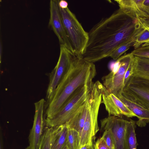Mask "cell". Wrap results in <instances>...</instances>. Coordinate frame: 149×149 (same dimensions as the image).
I'll list each match as a JSON object with an SVG mask.
<instances>
[{
  "label": "cell",
  "instance_id": "cell-1",
  "mask_svg": "<svg viewBox=\"0 0 149 149\" xmlns=\"http://www.w3.org/2000/svg\"><path fill=\"white\" fill-rule=\"evenodd\" d=\"M141 29L136 18L119 8L88 32V40L81 57L93 63L109 57L117 48L135 39Z\"/></svg>",
  "mask_w": 149,
  "mask_h": 149
},
{
  "label": "cell",
  "instance_id": "cell-2",
  "mask_svg": "<svg viewBox=\"0 0 149 149\" xmlns=\"http://www.w3.org/2000/svg\"><path fill=\"white\" fill-rule=\"evenodd\" d=\"M96 74L95 65L77 56L45 107L46 118H51L79 87L93 82Z\"/></svg>",
  "mask_w": 149,
  "mask_h": 149
},
{
  "label": "cell",
  "instance_id": "cell-3",
  "mask_svg": "<svg viewBox=\"0 0 149 149\" xmlns=\"http://www.w3.org/2000/svg\"><path fill=\"white\" fill-rule=\"evenodd\" d=\"M93 82L78 88L52 117L46 118L47 127L66 125L77 111L86 103L91 91Z\"/></svg>",
  "mask_w": 149,
  "mask_h": 149
},
{
  "label": "cell",
  "instance_id": "cell-4",
  "mask_svg": "<svg viewBox=\"0 0 149 149\" xmlns=\"http://www.w3.org/2000/svg\"><path fill=\"white\" fill-rule=\"evenodd\" d=\"M102 94L97 82L93 83L91 93L86 101V116L80 138L79 149L81 147L94 141L99 130L97 118Z\"/></svg>",
  "mask_w": 149,
  "mask_h": 149
},
{
  "label": "cell",
  "instance_id": "cell-5",
  "mask_svg": "<svg viewBox=\"0 0 149 149\" xmlns=\"http://www.w3.org/2000/svg\"><path fill=\"white\" fill-rule=\"evenodd\" d=\"M62 20L74 53L81 57L88 40V33L84 29L75 15L68 8H59Z\"/></svg>",
  "mask_w": 149,
  "mask_h": 149
},
{
  "label": "cell",
  "instance_id": "cell-6",
  "mask_svg": "<svg viewBox=\"0 0 149 149\" xmlns=\"http://www.w3.org/2000/svg\"><path fill=\"white\" fill-rule=\"evenodd\" d=\"M134 57L131 53L121 56L113 65L111 72L102 78L103 85L118 98L122 95L125 73Z\"/></svg>",
  "mask_w": 149,
  "mask_h": 149
},
{
  "label": "cell",
  "instance_id": "cell-7",
  "mask_svg": "<svg viewBox=\"0 0 149 149\" xmlns=\"http://www.w3.org/2000/svg\"><path fill=\"white\" fill-rule=\"evenodd\" d=\"M76 55L63 45H60V52L57 64L49 74V82L46 96V107L51 100L55 91L69 69Z\"/></svg>",
  "mask_w": 149,
  "mask_h": 149
},
{
  "label": "cell",
  "instance_id": "cell-8",
  "mask_svg": "<svg viewBox=\"0 0 149 149\" xmlns=\"http://www.w3.org/2000/svg\"><path fill=\"white\" fill-rule=\"evenodd\" d=\"M122 95L149 110V81L132 75L124 87Z\"/></svg>",
  "mask_w": 149,
  "mask_h": 149
},
{
  "label": "cell",
  "instance_id": "cell-9",
  "mask_svg": "<svg viewBox=\"0 0 149 149\" xmlns=\"http://www.w3.org/2000/svg\"><path fill=\"white\" fill-rule=\"evenodd\" d=\"M127 120L114 116H109L100 121L101 130L110 132L114 149H126L125 133Z\"/></svg>",
  "mask_w": 149,
  "mask_h": 149
},
{
  "label": "cell",
  "instance_id": "cell-10",
  "mask_svg": "<svg viewBox=\"0 0 149 149\" xmlns=\"http://www.w3.org/2000/svg\"><path fill=\"white\" fill-rule=\"evenodd\" d=\"M102 94V103L105 106L109 116L121 118L123 115L128 118L136 116L118 97L109 92L100 81H97Z\"/></svg>",
  "mask_w": 149,
  "mask_h": 149
},
{
  "label": "cell",
  "instance_id": "cell-11",
  "mask_svg": "<svg viewBox=\"0 0 149 149\" xmlns=\"http://www.w3.org/2000/svg\"><path fill=\"white\" fill-rule=\"evenodd\" d=\"M58 1V0L50 1V17L49 26L57 36L60 45H64L74 53L62 20Z\"/></svg>",
  "mask_w": 149,
  "mask_h": 149
},
{
  "label": "cell",
  "instance_id": "cell-12",
  "mask_svg": "<svg viewBox=\"0 0 149 149\" xmlns=\"http://www.w3.org/2000/svg\"><path fill=\"white\" fill-rule=\"evenodd\" d=\"M45 102L42 99L34 103L35 113L33 125L29 136L30 149H40L43 133V113Z\"/></svg>",
  "mask_w": 149,
  "mask_h": 149
},
{
  "label": "cell",
  "instance_id": "cell-13",
  "mask_svg": "<svg viewBox=\"0 0 149 149\" xmlns=\"http://www.w3.org/2000/svg\"><path fill=\"white\" fill-rule=\"evenodd\" d=\"M139 119L136 123L139 127L145 126L149 123V110L143 106L125 97L122 95L119 98Z\"/></svg>",
  "mask_w": 149,
  "mask_h": 149
},
{
  "label": "cell",
  "instance_id": "cell-14",
  "mask_svg": "<svg viewBox=\"0 0 149 149\" xmlns=\"http://www.w3.org/2000/svg\"><path fill=\"white\" fill-rule=\"evenodd\" d=\"M143 0H115L120 8L125 13L137 17L149 18V16L142 8Z\"/></svg>",
  "mask_w": 149,
  "mask_h": 149
},
{
  "label": "cell",
  "instance_id": "cell-15",
  "mask_svg": "<svg viewBox=\"0 0 149 149\" xmlns=\"http://www.w3.org/2000/svg\"><path fill=\"white\" fill-rule=\"evenodd\" d=\"M132 75L149 81V58L134 56Z\"/></svg>",
  "mask_w": 149,
  "mask_h": 149
},
{
  "label": "cell",
  "instance_id": "cell-16",
  "mask_svg": "<svg viewBox=\"0 0 149 149\" xmlns=\"http://www.w3.org/2000/svg\"><path fill=\"white\" fill-rule=\"evenodd\" d=\"M137 18L141 29L136 36L133 46L134 49L149 45V18L137 17Z\"/></svg>",
  "mask_w": 149,
  "mask_h": 149
},
{
  "label": "cell",
  "instance_id": "cell-17",
  "mask_svg": "<svg viewBox=\"0 0 149 149\" xmlns=\"http://www.w3.org/2000/svg\"><path fill=\"white\" fill-rule=\"evenodd\" d=\"M55 127L51 149H63L67 144L68 127L66 125Z\"/></svg>",
  "mask_w": 149,
  "mask_h": 149
},
{
  "label": "cell",
  "instance_id": "cell-18",
  "mask_svg": "<svg viewBox=\"0 0 149 149\" xmlns=\"http://www.w3.org/2000/svg\"><path fill=\"white\" fill-rule=\"evenodd\" d=\"M86 102L77 111L66 124L69 127L77 131L79 134L80 136L82 132L86 116Z\"/></svg>",
  "mask_w": 149,
  "mask_h": 149
},
{
  "label": "cell",
  "instance_id": "cell-19",
  "mask_svg": "<svg viewBox=\"0 0 149 149\" xmlns=\"http://www.w3.org/2000/svg\"><path fill=\"white\" fill-rule=\"evenodd\" d=\"M135 128V121L131 119L127 120L125 133L126 149L136 148L138 144L136 141Z\"/></svg>",
  "mask_w": 149,
  "mask_h": 149
},
{
  "label": "cell",
  "instance_id": "cell-20",
  "mask_svg": "<svg viewBox=\"0 0 149 149\" xmlns=\"http://www.w3.org/2000/svg\"><path fill=\"white\" fill-rule=\"evenodd\" d=\"M68 127L66 146L68 149H79L80 138L79 134L74 129Z\"/></svg>",
  "mask_w": 149,
  "mask_h": 149
},
{
  "label": "cell",
  "instance_id": "cell-21",
  "mask_svg": "<svg viewBox=\"0 0 149 149\" xmlns=\"http://www.w3.org/2000/svg\"><path fill=\"white\" fill-rule=\"evenodd\" d=\"M55 127H47L43 132L40 149H51Z\"/></svg>",
  "mask_w": 149,
  "mask_h": 149
},
{
  "label": "cell",
  "instance_id": "cell-22",
  "mask_svg": "<svg viewBox=\"0 0 149 149\" xmlns=\"http://www.w3.org/2000/svg\"><path fill=\"white\" fill-rule=\"evenodd\" d=\"M135 39L132 40L126 43L123 44L114 50L110 55V57L114 60H117L131 46H133Z\"/></svg>",
  "mask_w": 149,
  "mask_h": 149
},
{
  "label": "cell",
  "instance_id": "cell-23",
  "mask_svg": "<svg viewBox=\"0 0 149 149\" xmlns=\"http://www.w3.org/2000/svg\"><path fill=\"white\" fill-rule=\"evenodd\" d=\"M131 53L134 56L149 58V45L134 49Z\"/></svg>",
  "mask_w": 149,
  "mask_h": 149
},
{
  "label": "cell",
  "instance_id": "cell-24",
  "mask_svg": "<svg viewBox=\"0 0 149 149\" xmlns=\"http://www.w3.org/2000/svg\"><path fill=\"white\" fill-rule=\"evenodd\" d=\"M102 137L110 149H114L113 140L109 130H104Z\"/></svg>",
  "mask_w": 149,
  "mask_h": 149
},
{
  "label": "cell",
  "instance_id": "cell-25",
  "mask_svg": "<svg viewBox=\"0 0 149 149\" xmlns=\"http://www.w3.org/2000/svg\"><path fill=\"white\" fill-rule=\"evenodd\" d=\"M94 148L95 149H110L102 137L98 139L95 142Z\"/></svg>",
  "mask_w": 149,
  "mask_h": 149
},
{
  "label": "cell",
  "instance_id": "cell-26",
  "mask_svg": "<svg viewBox=\"0 0 149 149\" xmlns=\"http://www.w3.org/2000/svg\"><path fill=\"white\" fill-rule=\"evenodd\" d=\"M133 62V60L126 72L124 81L125 86L129 79L130 77L132 75Z\"/></svg>",
  "mask_w": 149,
  "mask_h": 149
},
{
  "label": "cell",
  "instance_id": "cell-27",
  "mask_svg": "<svg viewBox=\"0 0 149 149\" xmlns=\"http://www.w3.org/2000/svg\"><path fill=\"white\" fill-rule=\"evenodd\" d=\"M142 6L143 10L149 16V0H143Z\"/></svg>",
  "mask_w": 149,
  "mask_h": 149
},
{
  "label": "cell",
  "instance_id": "cell-28",
  "mask_svg": "<svg viewBox=\"0 0 149 149\" xmlns=\"http://www.w3.org/2000/svg\"><path fill=\"white\" fill-rule=\"evenodd\" d=\"M58 5L60 8L62 9H66L68 8V2L65 0H59Z\"/></svg>",
  "mask_w": 149,
  "mask_h": 149
},
{
  "label": "cell",
  "instance_id": "cell-29",
  "mask_svg": "<svg viewBox=\"0 0 149 149\" xmlns=\"http://www.w3.org/2000/svg\"><path fill=\"white\" fill-rule=\"evenodd\" d=\"M79 149H95L94 143L93 142L81 147Z\"/></svg>",
  "mask_w": 149,
  "mask_h": 149
},
{
  "label": "cell",
  "instance_id": "cell-30",
  "mask_svg": "<svg viewBox=\"0 0 149 149\" xmlns=\"http://www.w3.org/2000/svg\"><path fill=\"white\" fill-rule=\"evenodd\" d=\"M2 45L1 44V42L0 43V62H1V55L2 53Z\"/></svg>",
  "mask_w": 149,
  "mask_h": 149
},
{
  "label": "cell",
  "instance_id": "cell-31",
  "mask_svg": "<svg viewBox=\"0 0 149 149\" xmlns=\"http://www.w3.org/2000/svg\"><path fill=\"white\" fill-rule=\"evenodd\" d=\"M25 149H30V148L29 146L27 147Z\"/></svg>",
  "mask_w": 149,
  "mask_h": 149
},
{
  "label": "cell",
  "instance_id": "cell-32",
  "mask_svg": "<svg viewBox=\"0 0 149 149\" xmlns=\"http://www.w3.org/2000/svg\"><path fill=\"white\" fill-rule=\"evenodd\" d=\"M63 149H68L67 146H66Z\"/></svg>",
  "mask_w": 149,
  "mask_h": 149
},
{
  "label": "cell",
  "instance_id": "cell-33",
  "mask_svg": "<svg viewBox=\"0 0 149 149\" xmlns=\"http://www.w3.org/2000/svg\"><path fill=\"white\" fill-rule=\"evenodd\" d=\"M133 149H137L136 148H134Z\"/></svg>",
  "mask_w": 149,
  "mask_h": 149
}]
</instances>
